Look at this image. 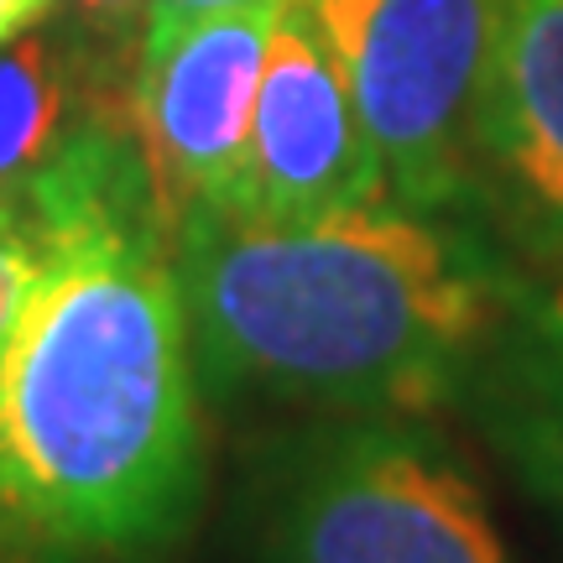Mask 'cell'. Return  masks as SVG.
<instances>
[{
    "label": "cell",
    "instance_id": "obj_5",
    "mask_svg": "<svg viewBox=\"0 0 563 563\" xmlns=\"http://www.w3.org/2000/svg\"><path fill=\"white\" fill-rule=\"evenodd\" d=\"M355 89L391 203L433 214L470 194L496 0H302Z\"/></svg>",
    "mask_w": 563,
    "mask_h": 563
},
{
    "label": "cell",
    "instance_id": "obj_6",
    "mask_svg": "<svg viewBox=\"0 0 563 563\" xmlns=\"http://www.w3.org/2000/svg\"><path fill=\"white\" fill-rule=\"evenodd\" d=\"M282 5L214 11L141 42L131 125L167 235L194 209H241L251 121Z\"/></svg>",
    "mask_w": 563,
    "mask_h": 563
},
{
    "label": "cell",
    "instance_id": "obj_11",
    "mask_svg": "<svg viewBox=\"0 0 563 563\" xmlns=\"http://www.w3.org/2000/svg\"><path fill=\"white\" fill-rule=\"evenodd\" d=\"M241 5H282V0H152V16H146V37H167L183 21L214 16V11H241ZM141 37V42H146Z\"/></svg>",
    "mask_w": 563,
    "mask_h": 563
},
{
    "label": "cell",
    "instance_id": "obj_3",
    "mask_svg": "<svg viewBox=\"0 0 563 563\" xmlns=\"http://www.w3.org/2000/svg\"><path fill=\"white\" fill-rule=\"evenodd\" d=\"M262 563H517L481 485L412 418H329L251 485Z\"/></svg>",
    "mask_w": 563,
    "mask_h": 563
},
{
    "label": "cell",
    "instance_id": "obj_9",
    "mask_svg": "<svg viewBox=\"0 0 563 563\" xmlns=\"http://www.w3.org/2000/svg\"><path fill=\"white\" fill-rule=\"evenodd\" d=\"M47 256H53V251H47L26 224H16L11 214H0V350L16 334L21 313H26V302L37 292L42 272H47Z\"/></svg>",
    "mask_w": 563,
    "mask_h": 563
},
{
    "label": "cell",
    "instance_id": "obj_2",
    "mask_svg": "<svg viewBox=\"0 0 563 563\" xmlns=\"http://www.w3.org/2000/svg\"><path fill=\"white\" fill-rule=\"evenodd\" d=\"M173 272L209 391H256L329 418H412L460 386L501 287L449 230L361 203L319 220L194 209Z\"/></svg>",
    "mask_w": 563,
    "mask_h": 563
},
{
    "label": "cell",
    "instance_id": "obj_7",
    "mask_svg": "<svg viewBox=\"0 0 563 563\" xmlns=\"http://www.w3.org/2000/svg\"><path fill=\"white\" fill-rule=\"evenodd\" d=\"M361 203H391L382 152L313 11L302 0H287L266 47L245 152V194L235 214L319 220Z\"/></svg>",
    "mask_w": 563,
    "mask_h": 563
},
{
    "label": "cell",
    "instance_id": "obj_1",
    "mask_svg": "<svg viewBox=\"0 0 563 563\" xmlns=\"http://www.w3.org/2000/svg\"><path fill=\"white\" fill-rule=\"evenodd\" d=\"M47 251L0 350V563H162L203 506L173 235L100 214Z\"/></svg>",
    "mask_w": 563,
    "mask_h": 563
},
{
    "label": "cell",
    "instance_id": "obj_12",
    "mask_svg": "<svg viewBox=\"0 0 563 563\" xmlns=\"http://www.w3.org/2000/svg\"><path fill=\"white\" fill-rule=\"evenodd\" d=\"M559 365H563V355H559ZM538 449L548 454L553 490L563 496V382H559V397H553V418H543V428H538Z\"/></svg>",
    "mask_w": 563,
    "mask_h": 563
},
{
    "label": "cell",
    "instance_id": "obj_8",
    "mask_svg": "<svg viewBox=\"0 0 563 563\" xmlns=\"http://www.w3.org/2000/svg\"><path fill=\"white\" fill-rule=\"evenodd\" d=\"M470 188L563 256V0H496Z\"/></svg>",
    "mask_w": 563,
    "mask_h": 563
},
{
    "label": "cell",
    "instance_id": "obj_13",
    "mask_svg": "<svg viewBox=\"0 0 563 563\" xmlns=\"http://www.w3.org/2000/svg\"><path fill=\"white\" fill-rule=\"evenodd\" d=\"M53 16V0H0V42H11L16 32L37 26Z\"/></svg>",
    "mask_w": 563,
    "mask_h": 563
},
{
    "label": "cell",
    "instance_id": "obj_4",
    "mask_svg": "<svg viewBox=\"0 0 563 563\" xmlns=\"http://www.w3.org/2000/svg\"><path fill=\"white\" fill-rule=\"evenodd\" d=\"M136 58L63 16L0 42V214L42 245L100 214H157L131 125Z\"/></svg>",
    "mask_w": 563,
    "mask_h": 563
},
{
    "label": "cell",
    "instance_id": "obj_10",
    "mask_svg": "<svg viewBox=\"0 0 563 563\" xmlns=\"http://www.w3.org/2000/svg\"><path fill=\"white\" fill-rule=\"evenodd\" d=\"M53 16L74 21L79 32H89V37L104 42V47L131 53V42H136V53H141L152 0H53Z\"/></svg>",
    "mask_w": 563,
    "mask_h": 563
}]
</instances>
